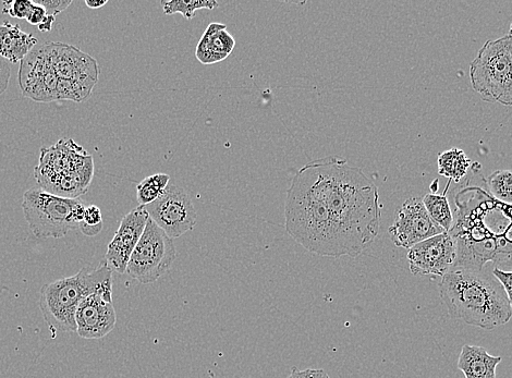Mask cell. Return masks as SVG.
<instances>
[{"label": "cell", "mask_w": 512, "mask_h": 378, "mask_svg": "<svg viewBox=\"0 0 512 378\" xmlns=\"http://www.w3.org/2000/svg\"><path fill=\"white\" fill-rule=\"evenodd\" d=\"M286 230L307 251L356 258L379 236V188L359 167L328 156L304 165L287 190Z\"/></svg>", "instance_id": "cell-1"}, {"label": "cell", "mask_w": 512, "mask_h": 378, "mask_svg": "<svg viewBox=\"0 0 512 378\" xmlns=\"http://www.w3.org/2000/svg\"><path fill=\"white\" fill-rule=\"evenodd\" d=\"M455 203L454 225L448 231L457 248L451 270L482 271L489 263L512 267V205L479 187L461 189Z\"/></svg>", "instance_id": "cell-2"}, {"label": "cell", "mask_w": 512, "mask_h": 378, "mask_svg": "<svg viewBox=\"0 0 512 378\" xmlns=\"http://www.w3.org/2000/svg\"><path fill=\"white\" fill-rule=\"evenodd\" d=\"M440 292L455 320L489 331L511 320L509 299L493 271L455 268L442 277Z\"/></svg>", "instance_id": "cell-3"}, {"label": "cell", "mask_w": 512, "mask_h": 378, "mask_svg": "<svg viewBox=\"0 0 512 378\" xmlns=\"http://www.w3.org/2000/svg\"><path fill=\"white\" fill-rule=\"evenodd\" d=\"M105 289H113V271L105 261L92 272L84 267L76 275L45 285L41 290L40 309L46 324L52 331L77 333L79 304Z\"/></svg>", "instance_id": "cell-4"}, {"label": "cell", "mask_w": 512, "mask_h": 378, "mask_svg": "<svg viewBox=\"0 0 512 378\" xmlns=\"http://www.w3.org/2000/svg\"><path fill=\"white\" fill-rule=\"evenodd\" d=\"M41 189L67 199L87 193L94 176L93 157L73 140H60L41 150L34 170Z\"/></svg>", "instance_id": "cell-5"}, {"label": "cell", "mask_w": 512, "mask_h": 378, "mask_svg": "<svg viewBox=\"0 0 512 378\" xmlns=\"http://www.w3.org/2000/svg\"><path fill=\"white\" fill-rule=\"evenodd\" d=\"M470 81L482 100L512 106V34L487 41L470 65Z\"/></svg>", "instance_id": "cell-6"}, {"label": "cell", "mask_w": 512, "mask_h": 378, "mask_svg": "<svg viewBox=\"0 0 512 378\" xmlns=\"http://www.w3.org/2000/svg\"><path fill=\"white\" fill-rule=\"evenodd\" d=\"M22 209L35 237L59 239L80 228L87 207L78 199L58 197L33 188L24 192Z\"/></svg>", "instance_id": "cell-7"}, {"label": "cell", "mask_w": 512, "mask_h": 378, "mask_svg": "<svg viewBox=\"0 0 512 378\" xmlns=\"http://www.w3.org/2000/svg\"><path fill=\"white\" fill-rule=\"evenodd\" d=\"M58 82V102L88 100L99 81V65L88 54L65 43H48Z\"/></svg>", "instance_id": "cell-8"}, {"label": "cell", "mask_w": 512, "mask_h": 378, "mask_svg": "<svg viewBox=\"0 0 512 378\" xmlns=\"http://www.w3.org/2000/svg\"><path fill=\"white\" fill-rule=\"evenodd\" d=\"M176 258L174 240L149 218L126 273L141 284H152L172 270Z\"/></svg>", "instance_id": "cell-9"}, {"label": "cell", "mask_w": 512, "mask_h": 378, "mask_svg": "<svg viewBox=\"0 0 512 378\" xmlns=\"http://www.w3.org/2000/svg\"><path fill=\"white\" fill-rule=\"evenodd\" d=\"M144 207L152 221L173 240L189 233L197 225V211L189 194L170 182L160 198Z\"/></svg>", "instance_id": "cell-10"}, {"label": "cell", "mask_w": 512, "mask_h": 378, "mask_svg": "<svg viewBox=\"0 0 512 378\" xmlns=\"http://www.w3.org/2000/svg\"><path fill=\"white\" fill-rule=\"evenodd\" d=\"M18 78L24 96L41 103L58 102V82L50 44L36 45L33 48L20 63Z\"/></svg>", "instance_id": "cell-11"}, {"label": "cell", "mask_w": 512, "mask_h": 378, "mask_svg": "<svg viewBox=\"0 0 512 378\" xmlns=\"http://www.w3.org/2000/svg\"><path fill=\"white\" fill-rule=\"evenodd\" d=\"M388 233L396 247L410 249L426 239L444 234L445 231L432 221L422 199L412 197L402 203Z\"/></svg>", "instance_id": "cell-12"}, {"label": "cell", "mask_w": 512, "mask_h": 378, "mask_svg": "<svg viewBox=\"0 0 512 378\" xmlns=\"http://www.w3.org/2000/svg\"><path fill=\"white\" fill-rule=\"evenodd\" d=\"M407 258L413 275L443 277L456 262L455 239L449 233L426 239L410 248Z\"/></svg>", "instance_id": "cell-13"}, {"label": "cell", "mask_w": 512, "mask_h": 378, "mask_svg": "<svg viewBox=\"0 0 512 378\" xmlns=\"http://www.w3.org/2000/svg\"><path fill=\"white\" fill-rule=\"evenodd\" d=\"M117 323L113 289H105L83 299L76 313L77 333L81 338L97 340L111 334Z\"/></svg>", "instance_id": "cell-14"}, {"label": "cell", "mask_w": 512, "mask_h": 378, "mask_svg": "<svg viewBox=\"0 0 512 378\" xmlns=\"http://www.w3.org/2000/svg\"><path fill=\"white\" fill-rule=\"evenodd\" d=\"M149 218L144 206L137 207L123 218L105 255V262L113 272L126 274L131 255L144 233Z\"/></svg>", "instance_id": "cell-15"}, {"label": "cell", "mask_w": 512, "mask_h": 378, "mask_svg": "<svg viewBox=\"0 0 512 378\" xmlns=\"http://www.w3.org/2000/svg\"><path fill=\"white\" fill-rule=\"evenodd\" d=\"M235 46L236 40L226 24L213 22L203 33L195 57L202 65L221 63L234 52Z\"/></svg>", "instance_id": "cell-16"}, {"label": "cell", "mask_w": 512, "mask_h": 378, "mask_svg": "<svg viewBox=\"0 0 512 378\" xmlns=\"http://www.w3.org/2000/svg\"><path fill=\"white\" fill-rule=\"evenodd\" d=\"M38 45L31 33L23 32L19 24H0V57L11 64L21 63Z\"/></svg>", "instance_id": "cell-17"}, {"label": "cell", "mask_w": 512, "mask_h": 378, "mask_svg": "<svg viewBox=\"0 0 512 378\" xmlns=\"http://www.w3.org/2000/svg\"><path fill=\"white\" fill-rule=\"evenodd\" d=\"M502 357L491 356L483 347L466 345L461 349L458 369L466 378H496Z\"/></svg>", "instance_id": "cell-18"}, {"label": "cell", "mask_w": 512, "mask_h": 378, "mask_svg": "<svg viewBox=\"0 0 512 378\" xmlns=\"http://www.w3.org/2000/svg\"><path fill=\"white\" fill-rule=\"evenodd\" d=\"M437 164L441 176L459 184L468 175L472 162L465 151L453 148L438 155Z\"/></svg>", "instance_id": "cell-19"}, {"label": "cell", "mask_w": 512, "mask_h": 378, "mask_svg": "<svg viewBox=\"0 0 512 378\" xmlns=\"http://www.w3.org/2000/svg\"><path fill=\"white\" fill-rule=\"evenodd\" d=\"M448 187L444 194L429 193L422 199L425 209L428 211L432 221L438 227H441L445 233H448V231L453 228L455 219L447 199Z\"/></svg>", "instance_id": "cell-20"}, {"label": "cell", "mask_w": 512, "mask_h": 378, "mask_svg": "<svg viewBox=\"0 0 512 378\" xmlns=\"http://www.w3.org/2000/svg\"><path fill=\"white\" fill-rule=\"evenodd\" d=\"M169 182L170 177L167 174H155L142 180L137 186V200L140 206L150 205L160 198Z\"/></svg>", "instance_id": "cell-21"}, {"label": "cell", "mask_w": 512, "mask_h": 378, "mask_svg": "<svg viewBox=\"0 0 512 378\" xmlns=\"http://www.w3.org/2000/svg\"><path fill=\"white\" fill-rule=\"evenodd\" d=\"M485 182L494 199L512 205V170H496Z\"/></svg>", "instance_id": "cell-22"}, {"label": "cell", "mask_w": 512, "mask_h": 378, "mask_svg": "<svg viewBox=\"0 0 512 378\" xmlns=\"http://www.w3.org/2000/svg\"><path fill=\"white\" fill-rule=\"evenodd\" d=\"M162 6L165 15L181 14L186 19L191 20L195 11L201 9L214 10L219 4L216 0H168V2H162Z\"/></svg>", "instance_id": "cell-23"}, {"label": "cell", "mask_w": 512, "mask_h": 378, "mask_svg": "<svg viewBox=\"0 0 512 378\" xmlns=\"http://www.w3.org/2000/svg\"><path fill=\"white\" fill-rule=\"evenodd\" d=\"M33 2L31 0H14L5 2L3 12L11 18L27 19Z\"/></svg>", "instance_id": "cell-24"}, {"label": "cell", "mask_w": 512, "mask_h": 378, "mask_svg": "<svg viewBox=\"0 0 512 378\" xmlns=\"http://www.w3.org/2000/svg\"><path fill=\"white\" fill-rule=\"evenodd\" d=\"M35 3L44 7L48 16L56 18L72 4V0H36Z\"/></svg>", "instance_id": "cell-25"}, {"label": "cell", "mask_w": 512, "mask_h": 378, "mask_svg": "<svg viewBox=\"0 0 512 378\" xmlns=\"http://www.w3.org/2000/svg\"><path fill=\"white\" fill-rule=\"evenodd\" d=\"M83 225L91 227H103V216L99 206L90 205L85 209Z\"/></svg>", "instance_id": "cell-26"}, {"label": "cell", "mask_w": 512, "mask_h": 378, "mask_svg": "<svg viewBox=\"0 0 512 378\" xmlns=\"http://www.w3.org/2000/svg\"><path fill=\"white\" fill-rule=\"evenodd\" d=\"M493 275L504 287L512 309V271L507 272L504 270H499V268H494Z\"/></svg>", "instance_id": "cell-27"}, {"label": "cell", "mask_w": 512, "mask_h": 378, "mask_svg": "<svg viewBox=\"0 0 512 378\" xmlns=\"http://www.w3.org/2000/svg\"><path fill=\"white\" fill-rule=\"evenodd\" d=\"M46 17L47 14L45 8L33 2L29 15L27 17V21L30 24H32V26L39 28L43 21L46 19Z\"/></svg>", "instance_id": "cell-28"}, {"label": "cell", "mask_w": 512, "mask_h": 378, "mask_svg": "<svg viewBox=\"0 0 512 378\" xmlns=\"http://www.w3.org/2000/svg\"><path fill=\"white\" fill-rule=\"evenodd\" d=\"M11 77V67L5 59L0 57V95H3L8 89Z\"/></svg>", "instance_id": "cell-29"}, {"label": "cell", "mask_w": 512, "mask_h": 378, "mask_svg": "<svg viewBox=\"0 0 512 378\" xmlns=\"http://www.w3.org/2000/svg\"><path fill=\"white\" fill-rule=\"evenodd\" d=\"M288 378H329L326 372L323 370H303L300 371L297 368L292 370Z\"/></svg>", "instance_id": "cell-30"}, {"label": "cell", "mask_w": 512, "mask_h": 378, "mask_svg": "<svg viewBox=\"0 0 512 378\" xmlns=\"http://www.w3.org/2000/svg\"><path fill=\"white\" fill-rule=\"evenodd\" d=\"M55 20H56L55 17L47 15L46 19L43 21V23L39 27V30L41 32H51L53 30V24H54Z\"/></svg>", "instance_id": "cell-31"}, {"label": "cell", "mask_w": 512, "mask_h": 378, "mask_svg": "<svg viewBox=\"0 0 512 378\" xmlns=\"http://www.w3.org/2000/svg\"><path fill=\"white\" fill-rule=\"evenodd\" d=\"M108 4V0H85V5L91 9H100Z\"/></svg>", "instance_id": "cell-32"}, {"label": "cell", "mask_w": 512, "mask_h": 378, "mask_svg": "<svg viewBox=\"0 0 512 378\" xmlns=\"http://www.w3.org/2000/svg\"><path fill=\"white\" fill-rule=\"evenodd\" d=\"M509 33L512 34V23H511V26H510V32Z\"/></svg>", "instance_id": "cell-33"}]
</instances>
